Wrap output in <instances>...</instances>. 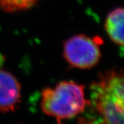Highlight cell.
Listing matches in <instances>:
<instances>
[{
	"label": "cell",
	"instance_id": "obj_1",
	"mask_svg": "<svg viewBox=\"0 0 124 124\" xmlns=\"http://www.w3.org/2000/svg\"><path fill=\"white\" fill-rule=\"evenodd\" d=\"M124 78L123 70L101 73L90 86L91 103L104 124H123Z\"/></svg>",
	"mask_w": 124,
	"mask_h": 124
},
{
	"label": "cell",
	"instance_id": "obj_2",
	"mask_svg": "<svg viewBox=\"0 0 124 124\" xmlns=\"http://www.w3.org/2000/svg\"><path fill=\"white\" fill-rule=\"evenodd\" d=\"M85 87L73 81H62L54 87H46L41 92L42 111L56 119L61 124L64 120L80 114L86 108Z\"/></svg>",
	"mask_w": 124,
	"mask_h": 124
},
{
	"label": "cell",
	"instance_id": "obj_3",
	"mask_svg": "<svg viewBox=\"0 0 124 124\" xmlns=\"http://www.w3.org/2000/svg\"><path fill=\"white\" fill-rule=\"evenodd\" d=\"M63 55L73 67L87 70L99 63L102 53L100 43L85 34H77L67 39L64 44Z\"/></svg>",
	"mask_w": 124,
	"mask_h": 124
},
{
	"label": "cell",
	"instance_id": "obj_4",
	"mask_svg": "<svg viewBox=\"0 0 124 124\" xmlns=\"http://www.w3.org/2000/svg\"><path fill=\"white\" fill-rule=\"evenodd\" d=\"M21 100V86L11 73L0 69V112L14 111Z\"/></svg>",
	"mask_w": 124,
	"mask_h": 124
},
{
	"label": "cell",
	"instance_id": "obj_5",
	"mask_svg": "<svg viewBox=\"0 0 124 124\" xmlns=\"http://www.w3.org/2000/svg\"><path fill=\"white\" fill-rule=\"evenodd\" d=\"M105 29L111 40L118 46L123 45V8H116L106 17Z\"/></svg>",
	"mask_w": 124,
	"mask_h": 124
},
{
	"label": "cell",
	"instance_id": "obj_6",
	"mask_svg": "<svg viewBox=\"0 0 124 124\" xmlns=\"http://www.w3.org/2000/svg\"><path fill=\"white\" fill-rule=\"evenodd\" d=\"M39 1L40 0H0V8L5 12L13 13L29 9Z\"/></svg>",
	"mask_w": 124,
	"mask_h": 124
},
{
	"label": "cell",
	"instance_id": "obj_7",
	"mask_svg": "<svg viewBox=\"0 0 124 124\" xmlns=\"http://www.w3.org/2000/svg\"><path fill=\"white\" fill-rule=\"evenodd\" d=\"M77 124H104L102 121L98 120L96 119L90 118V117H80L78 120Z\"/></svg>",
	"mask_w": 124,
	"mask_h": 124
}]
</instances>
